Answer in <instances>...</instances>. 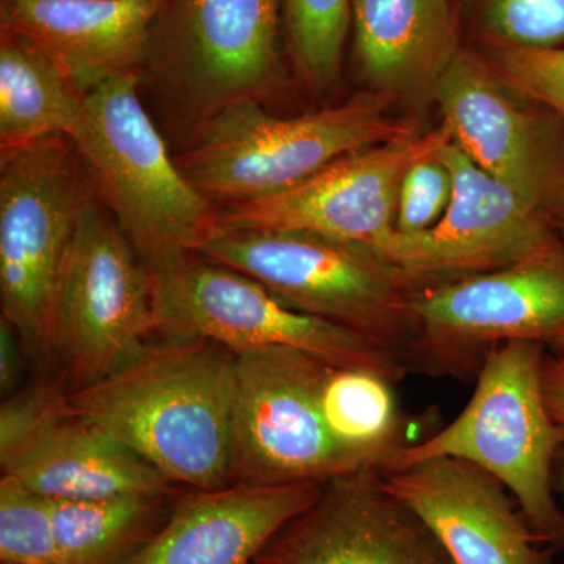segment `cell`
Here are the masks:
<instances>
[{"label": "cell", "mask_w": 564, "mask_h": 564, "mask_svg": "<svg viewBox=\"0 0 564 564\" xmlns=\"http://www.w3.org/2000/svg\"><path fill=\"white\" fill-rule=\"evenodd\" d=\"M236 352L165 337L96 383L70 389L69 413L106 430L162 474L195 491L232 481Z\"/></svg>", "instance_id": "cell-1"}, {"label": "cell", "mask_w": 564, "mask_h": 564, "mask_svg": "<svg viewBox=\"0 0 564 564\" xmlns=\"http://www.w3.org/2000/svg\"><path fill=\"white\" fill-rule=\"evenodd\" d=\"M74 147L91 174L96 198L111 212L151 274L198 254L217 209L170 158L144 110L135 74L113 77L85 95Z\"/></svg>", "instance_id": "cell-2"}, {"label": "cell", "mask_w": 564, "mask_h": 564, "mask_svg": "<svg viewBox=\"0 0 564 564\" xmlns=\"http://www.w3.org/2000/svg\"><path fill=\"white\" fill-rule=\"evenodd\" d=\"M544 366L543 344L496 345L458 417L423 443L404 445L380 470L433 456L477 464L513 494L541 543L563 547L564 511L555 499L554 466L564 448V425L545 402Z\"/></svg>", "instance_id": "cell-3"}, {"label": "cell", "mask_w": 564, "mask_h": 564, "mask_svg": "<svg viewBox=\"0 0 564 564\" xmlns=\"http://www.w3.org/2000/svg\"><path fill=\"white\" fill-rule=\"evenodd\" d=\"M69 137L0 151L2 317L33 356L58 355V311L84 223L96 204Z\"/></svg>", "instance_id": "cell-4"}, {"label": "cell", "mask_w": 564, "mask_h": 564, "mask_svg": "<svg viewBox=\"0 0 564 564\" xmlns=\"http://www.w3.org/2000/svg\"><path fill=\"white\" fill-rule=\"evenodd\" d=\"M207 261L247 274L289 306L366 337L410 367L415 280L364 245L295 231H212Z\"/></svg>", "instance_id": "cell-5"}, {"label": "cell", "mask_w": 564, "mask_h": 564, "mask_svg": "<svg viewBox=\"0 0 564 564\" xmlns=\"http://www.w3.org/2000/svg\"><path fill=\"white\" fill-rule=\"evenodd\" d=\"M411 135L410 126L372 99L293 118L243 101L204 118L192 147L174 161L207 199L248 202L288 191L343 155Z\"/></svg>", "instance_id": "cell-6"}, {"label": "cell", "mask_w": 564, "mask_h": 564, "mask_svg": "<svg viewBox=\"0 0 564 564\" xmlns=\"http://www.w3.org/2000/svg\"><path fill=\"white\" fill-rule=\"evenodd\" d=\"M198 256V254H196ZM158 333L240 352L293 348L333 366L359 367L393 384L410 367L359 334L289 306L261 282L202 258L152 274Z\"/></svg>", "instance_id": "cell-7"}, {"label": "cell", "mask_w": 564, "mask_h": 564, "mask_svg": "<svg viewBox=\"0 0 564 564\" xmlns=\"http://www.w3.org/2000/svg\"><path fill=\"white\" fill-rule=\"evenodd\" d=\"M328 366L293 348H259L237 355L234 484H326L362 470L323 422L318 393Z\"/></svg>", "instance_id": "cell-8"}, {"label": "cell", "mask_w": 564, "mask_h": 564, "mask_svg": "<svg viewBox=\"0 0 564 564\" xmlns=\"http://www.w3.org/2000/svg\"><path fill=\"white\" fill-rule=\"evenodd\" d=\"M414 340L408 361L459 373L496 345L551 344L564 333V245L527 261L448 282L411 300ZM480 367V364H478Z\"/></svg>", "instance_id": "cell-9"}, {"label": "cell", "mask_w": 564, "mask_h": 564, "mask_svg": "<svg viewBox=\"0 0 564 564\" xmlns=\"http://www.w3.org/2000/svg\"><path fill=\"white\" fill-rule=\"evenodd\" d=\"M154 334L152 274L96 202L74 248L58 311V356L70 389L120 369Z\"/></svg>", "instance_id": "cell-10"}, {"label": "cell", "mask_w": 564, "mask_h": 564, "mask_svg": "<svg viewBox=\"0 0 564 564\" xmlns=\"http://www.w3.org/2000/svg\"><path fill=\"white\" fill-rule=\"evenodd\" d=\"M445 126L369 150L351 152L288 191L226 203L214 231L310 232L377 247L395 228L404 173L452 143Z\"/></svg>", "instance_id": "cell-11"}, {"label": "cell", "mask_w": 564, "mask_h": 564, "mask_svg": "<svg viewBox=\"0 0 564 564\" xmlns=\"http://www.w3.org/2000/svg\"><path fill=\"white\" fill-rule=\"evenodd\" d=\"M437 155L454 177L444 217L425 232L393 228L375 252L422 281L494 272L562 247L547 212L478 169L454 141Z\"/></svg>", "instance_id": "cell-12"}, {"label": "cell", "mask_w": 564, "mask_h": 564, "mask_svg": "<svg viewBox=\"0 0 564 564\" xmlns=\"http://www.w3.org/2000/svg\"><path fill=\"white\" fill-rule=\"evenodd\" d=\"M510 90L497 69L462 51L433 95L456 147L478 169L538 204L560 225L564 217L562 139Z\"/></svg>", "instance_id": "cell-13"}, {"label": "cell", "mask_w": 564, "mask_h": 564, "mask_svg": "<svg viewBox=\"0 0 564 564\" xmlns=\"http://www.w3.org/2000/svg\"><path fill=\"white\" fill-rule=\"evenodd\" d=\"M262 564H456L413 508L389 492L377 469L326 481L318 499L282 527Z\"/></svg>", "instance_id": "cell-14"}, {"label": "cell", "mask_w": 564, "mask_h": 564, "mask_svg": "<svg viewBox=\"0 0 564 564\" xmlns=\"http://www.w3.org/2000/svg\"><path fill=\"white\" fill-rule=\"evenodd\" d=\"M378 475L456 564H551V552L541 547L513 494L477 464L433 456Z\"/></svg>", "instance_id": "cell-15"}, {"label": "cell", "mask_w": 564, "mask_h": 564, "mask_svg": "<svg viewBox=\"0 0 564 564\" xmlns=\"http://www.w3.org/2000/svg\"><path fill=\"white\" fill-rule=\"evenodd\" d=\"M166 0H2L3 33L29 41L82 96L135 74Z\"/></svg>", "instance_id": "cell-16"}, {"label": "cell", "mask_w": 564, "mask_h": 564, "mask_svg": "<svg viewBox=\"0 0 564 564\" xmlns=\"http://www.w3.org/2000/svg\"><path fill=\"white\" fill-rule=\"evenodd\" d=\"M323 485L234 484L188 494L124 564H254L274 534L318 499Z\"/></svg>", "instance_id": "cell-17"}, {"label": "cell", "mask_w": 564, "mask_h": 564, "mask_svg": "<svg viewBox=\"0 0 564 564\" xmlns=\"http://www.w3.org/2000/svg\"><path fill=\"white\" fill-rule=\"evenodd\" d=\"M276 25L278 0H185V61L206 115L272 87Z\"/></svg>", "instance_id": "cell-18"}, {"label": "cell", "mask_w": 564, "mask_h": 564, "mask_svg": "<svg viewBox=\"0 0 564 564\" xmlns=\"http://www.w3.org/2000/svg\"><path fill=\"white\" fill-rule=\"evenodd\" d=\"M2 474L54 500L170 494L173 486L128 445L70 413L2 463Z\"/></svg>", "instance_id": "cell-19"}, {"label": "cell", "mask_w": 564, "mask_h": 564, "mask_svg": "<svg viewBox=\"0 0 564 564\" xmlns=\"http://www.w3.org/2000/svg\"><path fill=\"white\" fill-rule=\"evenodd\" d=\"M364 76L389 93L433 91L462 52L451 0H352Z\"/></svg>", "instance_id": "cell-20"}, {"label": "cell", "mask_w": 564, "mask_h": 564, "mask_svg": "<svg viewBox=\"0 0 564 564\" xmlns=\"http://www.w3.org/2000/svg\"><path fill=\"white\" fill-rule=\"evenodd\" d=\"M84 98L43 52L20 36L2 32L0 151L47 137L73 139L84 120Z\"/></svg>", "instance_id": "cell-21"}, {"label": "cell", "mask_w": 564, "mask_h": 564, "mask_svg": "<svg viewBox=\"0 0 564 564\" xmlns=\"http://www.w3.org/2000/svg\"><path fill=\"white\" fill-rule=\"evenodd\" d=\"M169 500L170 494L52 499L58 564H124L169 519Z\"/></svg>", "instance_id": "cell-22"}, {"label": "cell", "mask_w": 564, "mask_h": 564, "mask_svg": "<svg viewBox=\"0 0 564 564\" xmlns=\"http://www.w3.org/2000/svg\"><path fill=\"white\" fill-rule=\"evenodd\" d=\"M392 381L359 367H326L318 393L323 422L361 469L380 470L404 447Z\"/></svg>", "instance_id": "cell-23"}, {"label": "cell", "mask_w": 564, "mask_h": 564, "mask_svg": "<svg viewBox=\"0 0 564 564\" xmlns=\"http://www.w3.org/2000/svg\"><path fill=\"white\" fill-rule=\"evenodd\" d=\"M285 13L303 76L328 87L339 77L352 0H285Z\"/></svg>", "instance_id": "cell-24"}, {"label": "cell", "mask_w": 564, "mask_h": 564, "mask_svg": "<svg viewBox=\"0 0 564 564\" xmlns=\"http://www.w3.org/2000/svg\"><path fill=\"white\" fill-rule=\"evenodd\" d=\"M0 563L58 564L52 499L18 478H0Z\"/></svg>", "instance_id": "cell-25"}, {"label": "cell", "mask_w": 564, "mask_h": 564, "mask_svg": "<svg viewBox=\"0 0 564 564\" xmlns=\"http://www.w3.org/2000/svg\"><path fill=\"white\" fill-rule=\"evenodd\" d=\"M496 46L547 50L564 46V0H462Z\"/></svg>", "instance_id": "cell-26"}, {"label": "cell", "mask_w": 564, "mask_h": 564, "mask_svg": "<svg viewBox=\"0 0 564 564\" xmlns=\"http://www.w3.org/2000/svg\"><path fill=\"white\" fill-rule=\"evenodd\" d=\"M68 392L54 380L18 389L0 408V464L35 440L52 422L68 414Z\"/></svg>", "instance_id": "cell-27"}, {"label": "cell", "mask_w": 564, "mask_h": 564, "mask_svg": "<svg viewBox=\"0 0 564 564\" xmlns=\"http://www.w3.org/2000/svg\"><path fill=\"white\" fill-rule=\"evenodd\" d=\"M437 154L415 162L404 173L399 196H397V231L403 234L429 231L447 212L454 195V177L451 169Z\"/></svg>", "instance_id": "cell-28"}, {"label": "cell", "mask_w": 564, "mask_h": 564, "mask_svg": "<svg viewBox=\"0 0 564 564\" xmlns=\"http://www.w3.org/2000/svg\"><path fill=\"white\" fill-rule=\"evenodd\" d=\"M497 47V73L522 98L564 120V46L547 50Z\"/></svg>", "instance_id": "cell-29"}, {"label": "cell", "mask_w": 564, "mask_h": 564, "mask_svg": "<svg viewBox=\"0 0 564 564\" xmlns=\"http://www.w3.org/2000/svg\"><path fill=\"white\" fill-rule=\"evenodd\" d=\"M21 336L9 321H0V393L7 399L20 389L22 377Z\"/></svg>", "instance_id": "cell-30"}, {"label": "cell", "mask_w": 564, "mask_h": 564, "mask_svg": "<svg viewBox=\"0 0 564 564\" xmlns=\"http://www.w3.org/2000/svg\"><path fill=\"white\" fill-rule=\"evenodd\" d=\"M544 393L549 411L564 425V369L555 359H545Z\"/></svg>", "instance_id": "cell-31"}, {"label": "cell", "mask_w": 564, "mask_h": 564, "mask_svg": "<svg viewBox=\"0 0 564 564\" xmlns=\"http://www.w3.org/2000/svg\"><path fill=\"white\" fill-rule=\"evenodd\" d=\"M552 350L555 352V361L564 369V333L555 337L551 343Z\"/></svg>", "instance_id": "cell-32"}, {"label": "cell", "mask_w": 564, "mask_h": 564, "mask_svg": "<svg viewBox=\"0 0 564 564\" xmlns=\"http://www.w3.org/2000/svg\"><path fill=\"white\" fill-rule=\"evenodd\" d=\"M555 488L564 496V466L558 470V477H555Z\"/></svg>", "instance_id": "cell-33"}, {"label": "cell", "mask_w": 564, "mask_h": 564, "mask_svg": "<svg viewBox=\"0 0 564 564\" xmlns=\"http://www.w3.org/2000/svg\"><path fill=\"white\" fill-rule=\"evenodd\" d=\"M560 225H564V217L562 218V221H560Z\"/></svg>", "instance_id": "cell-34"}, {"label": "cell", "mask_w": 564, "mask_h": 564, "mask_svg": "<svg viewBox=\"0 0 564 564\" xmlns=\"http://www.w3.org/2000/svg\"><path fill=\"white\" fill-rule=\"evenodd\" d=\"M254 564H262V563H258V562H256Z\"/></svg>", "instance_id": "cell-35"}, {"label": "cell", "mask_w": 564, "mask_h": 564, "mask_svg": "<svg viewBox=\"0 0 564 564\" xmlns=\"http://www.w3.org/2000/svg\"><path fill=\"white\" fill-rule=\"evenodd\" d=\"M0 564H9V563H0Z\"/></svg>", "instance_id": "cell-36"}]
</instances>
